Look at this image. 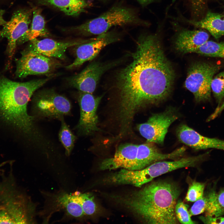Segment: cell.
I'll use <instances>...</instances> for the list:
<instances>
[{"label": "cell", "mask_w": 224, "mask_h": 224, "mask_svg": "<svg viewBox=\"0 0 224 224\" xmlns=\"http://www.w3.org/2000/svg\"><path fill=\"white\" fill-rule=\"evenodd\" d=\"M205 184L204 183L194 181L189 186L186 197L185 200L190 202H195L203 196Z\"/></svg>", "instance_id": "cell-30"}, {"label": "cell", "mask_w": 224, "mask_h": 224, "mask_svg": "<svg viewBox=\"0 0 224 224\" xmlns=\"http://www.w3.org/2000/svg\"><path fill=\"white\" fill-rule=\"evenodd\" d=\"M10 177L0 183V209L6 212L14 224L27 223L30 222V206Z\"/></svg>", "instance_id": "cell-7"}, {"label": "cell", "mask_w": 224, "mask_h": 224, "mask_svg": "<svg viewBox=\"0 0 224 224\" xmlns=\"http://www.w3.org/2000/svg\"><path fill=\"white\" fill-rule=\"evenodd\" d=\"M100 0L105 1H106L107 0Z\"/></svg>", "instance_id": "cell-40"}, {"label": "cell", "mask_w": 224, "mask_h": 224, "mask_svg": "<svg viewBox=\"0 0 224 224\" xmlns=\"http://www.w3.org/2000/svg\"><path fill=\"white\" fill-rule=\"evenodd\" d=\"M33 17L31 26L17 40V44L31 41L39 37H47L49 33L45 27V22L41 13V10L34 8L32 10Z\"/></svg>", "instance_id": "cell-21"}, {"label": "cell", "mask_w": 224, "mask_h": 224, "mask_svg": "<svg viewBox=\"0 0 224 224\" xmlns=\"http://www.w3.org/2000/svg\"><path fill=\"white\" fill-rule=\"evenodd\" d=\"M186 0L192 15L199 16L205 13L208 0Z\"/></svg>", "instance_id": "cell-31"}, {"label": "cell", "mask_w": 224, "mask_h": 224, "mask_svg": "<svg viewBox=\"0 0 224 224\" xmlns=\"http://www.w3.org/2000/svg\"><path fill=\"white\" fill-rule=\"evenodd\" d=\"M93 39L58 41L49 38L41 40L35 39L30 41L26 49L49 57L64 60L66 58L65 53L68 48L87 42Z\"/></svg>", "instance_id": "cell-15"}, {"label": "cell", "mask_w": 224, "mask_h": 224, "mask_svg": "<svg viewBox=\"0 0 224 224\" xmlns=\"http://www.w3.org/2000/svg\"><path fill=\"white\" fill-rule=\"evenodd\" d=\"M55 202L57 207L65 209L67 214L72 217H79L84 215L81 205L72 194H60L56 197Z\"/></svg>", "instance_id": "cell-23"}, {"label": "cell", "mask_w": 224, "mask_h": 224, "mask_svg": "<svg viewBox=\"0 0 224 224\" xmlns=\"http://www.w3.org/2000/svg\"></svg>", "instance_id": "cell-41"}, {"label": "cell", "mask_w": 224, "mask_h": 224, "mask_svg": "<svg viewBox=\"0 0 224 224\" xmlns=\"http://www.w3.org/2000/svg\"><path fill=\"white\" fill-rule=\"evenodd\" d=\"M180 193L176 185L159 181L151 183L130 197L119 199L144 223L176 224L179 222L175 208Z\"/></svg>", "instance_id": "cell-2"}, {"label": "cell", "mask_w": 224, "mask_h": 224, "mask_svg": "<svg viewBox=\"0 0 224 224\" xmlns=\"http://www.w3.org/2000/svg\"><path fill=\"white\" fill-rule=\"evenodd\" d=\"M32 11L31 10L26 9L16 11L13 14L10 20L7 21L0 30V39L6 38L8 40L6 52L9 62L7 67L11 63L18 40L29 29Z\"/></svg>", "instance_id": "cell-11"}, {"label": "cell", "mask_w": 224, "mask_h": 224, "mask_svg": "<svg viewBox=\"0 0 224 224\" xmlns=\"http://www.w3.org/2000/svg\"><path fill=\"white\" fill-rule=\"evenodd\" d=\"M185 150L186 148L183 147L170 153L164 154L149 144L138 145L133 170L143 169L157 161L179 158L183 155Z\"/></svg>", "instance_id": "cell-17"}, {"label": "cell", "mask_w": 224, "mask_h": 224, "mask_svg": "<svg viewBox=\"0 0 224 224\" xmlns=\"http://www.w3.org/2000/svg\"><path fill=\"white\" fill-rule=\"evenodd\" d=\"M209 35L202 30L183 29L178 33L175 41L176 49L183 53H193L196 48L208 41Z\"/></svg>", "instance_id": "cell-19"}, {"label": "cell", "mask_w": 224, "mask_h": 224, "mask_svg": "<svg viewBox=\"0 0 224 224\" xmlns=\"http://www.w3.org/2000/svg\"><path fill=\"white\" fill-rule=\"evenodd\" d=\"M209 153L208 152L197 156L183 158L174 161H160L139 170L122 168L113 173L112 182L114 184H129L140 187L163 174L181 168L194 167L204 160Z\"/></svg>", "instance_id": "cell-4"}, {"label": "cell", "mask_w": 224, "mask_h": 224, "mask_svg": "<svg viewBox=\"0 0 224 224\" xmlns=\"http://www.w3.org/2000/svg\"><path fill=\"white\" fill-rule=\"evenodd\" d=\"M220 68V65L216 63L199 62L189 68L184 86L193 94L197 102L211 100V82Z\"/></svg>", "instance_id": "cell-6"}, {"label": "cell", "mask_w": 224, "mask_h": 224, "mask_svg": "<svg viewBox=\"0 0 224 224\" xmlns=\"http://www.w3.org/2000/svg\"><path fill=\"white\" fill-rule=\"evenodd\" d=\"M178 117L176 110L169 108L163 112L152 115L147 122L139 124L138 129L147 142L162 145L169 126Z\"/></svg>", "instance_id": "cell-10"}, {"label": "cell", "mask_w": 224, "mask_h": 224, "mask_svg": "<svg viewBox=\"0 0 224 224\" xmlns=\"http://www.w3.org/2000/svg\"><path fill=\"white\" fill-rule=\"evenodd\" d=\"M200 220L205 224H224V217H214L205 216L199 217Z\"/></svg>", "instance_id": "cell-33"}, {"label": "cell", "mask_w": 224, "mask_h": 224, "mask_svg": "<svg viewBox=\"0 0 224 224\" xmlns=\"http://www.w3.org/2000/svg\"><path fill=\"white\" fill-rule=\"evenodd\" d=\"M72 194L81 205L85 215H91L96 212L97 206L92 194L89 193H81L78 191Z\"/></svg>", "instance_id": "cell-26"}, {"label": "cell", "mask_w": 224, "mask_h": 224, "mask_svg": "<svg viewBox=\"0 0 224 224\" xmlns=\"http://www.w3.org/2000/svg\"><path fill=\"white\" fill-rule=\"evenodd\" d=\"M7 162H5L0 164V174L2 171V168L6 165Z\"/></svg>", "instance_id": "cell-39"}, {"label": "cell", "mask_w": 224, "mask_h": 224, "mask_svg": "<svg viewBox=\"0 0 224 224\" xmlns=\"http://www.w3.org/2000/svg\"><path fill=\"white\" fill-rule=\"evenodd\" d=\"M179 141L196 150L216 149L224 150V140L203 136L185 124L177 129Z\"/></svg>", "instance_id": "cell-16"}, {"label": "cell", "mask_w": 224, "mask_h": 224, "mask_svg": "<svg viewBox=\"0 0 224 224\" xmlns=\"http://www.w3.org/2000/svg\"><path fill=\"white\" fill-rule=\"evenodd\" d=\"M176 217L180 223L183 224H192L196 223L192 220L188 210L187 205L183 202H177L175 208Z\"/></svg>", "instance_id": "cell-29"}, {"label": "cell", "mask_w": 224, "mask_h": 224, "mask_svg": "<svg viewBox=\"0 0 224 224\" xmlns=\"http://www.w3.org/2000/svg\"><path fill=\"white\" fill-rule=\"evenodd\" d=\"M211 88L218 104L216 110L220 106L224 97V71L218 74L212 78Z\"/></svg>", "instance_id": "cell-27"}, {"label": "cell", "mask_w": 224, "mask_h": 224, "mask_svg": "<svg viewBox=\"0 0 224 224\" xmlns=\"http://www.w3.org/2000/svg\"><path fill=\"white\" fill-rule=\"evenodd\" d=\"M60 120L61 125L58 134L59 139L65 149L66 155L69 156L74 147L76 137L65 123L63 117Z\"/></svg>", "instance_id": "cell-25"}, {"label": "cell", "mask_w": 224, "mask_h": 224, "mask_svg": "<svg viewBox=\"0 0 224 224\" xmlns=\"http://www.w3.org/2000/svg\"><path fill=\"white\" fill-rule=\"evenodd\" d=\"M102 97L95 96L92 93L79 91L78 99L80 115L76 128L80 134L89 135L99 130L96 111Z\"/></svg>", "instance_id": "cell-12"}, {"label": "cell", "mask_w": 224, "mask_h": 224, "mask_svg": "<svg viewBox=\"0 0 224 224\" xmlns=\"http://www.w3.org/2000/svg\"><path fill=\"white\" fill-rule=\"evenodd\" d=\"M16 62V76L24 78L31 75L50 74L61 65L57 59L25 49Z\"/></svg>", "instance_id": "cell-9"}, {"label": "cell", "mask_w": 224, "mask_h": 224, "mask_svg": "<svg viewBox=\"0 0 224 224\" xmlns=\"http://www.w3.org/2000/svg\"><path fill=\"white\" fill-rule=\"evenodd\" d=\"M55 76L20 82L0 77V116L25 134L32 137L38 135L34 124L35 117L29 115L27 105L38 89Z\"/></svg>", "instance_id": "cell-3"}, {"label": "cell", "mask_w": 224, "mask_h": 224, "mask_svg": "<svg viewBox=\"0 0 224 224\" xmlns=\"http://www.w3.org/2000/svg\"><path fill=\"white\" fill-rule=\"evenodd\" d=\"M207 205V196H204L195 202L189 211L191 216L200 214L205 211Z\"/></svg>", "instance_id": "cell-32"}, {"label": "cell", "mask_w": 224, "mask_h": 224, "mask_svg": "<svg viewBox=\"0 0 224 224\" xmlns=\"http://www.w3.org/2000/svg\"><path fill=\"white\" fill-rule=\"evenodd\" d=\"M131 55L132 61L117 73L115 84L118 117L120 125L127 128L139 110L169 96L175 75L156 35H141Z\"/></svg>", "instance_id": "cell-1"}, {"label": "cell", "mask_w": 224, "mask_h": 224, "mask_svg": "<svg viewBox=\"0 0 224 224\" xmlns=\"http://www.w3.org/2000/svg\"><path fill=\"white\" fill-rule=\"evenodd\" d=\"M136 25L147 26L150 24L142 20L133 9L121 5L114 6L99 16L74 28L84 35H100L115 26Z\"/></svg>", "instance_id": "cell-5"}, {"label": "cell", "mask_w": 224, "mask_h": 224, "mask_svg": "<svg viewBox=\"0 0 224 224\" xmlns=\"http://www.w3.org/2000/svg\"><path fill=\"white\" fill-rule=\"evenodd\" d=\"M217 193L214 189H212L206 195L207 205L205 211V216L217 217L224 215V212L220 207L217 201Z\"/></svg>", "instance_id": "cell-28"}, {"label": "cell", "mask_w": 224, "mask_h": 224, "mask_svg": "<svg viewBox=\"0 0 224 224\" xmlns=\"http://www.w3.org/2000/svg\"><path fill=\"white\" fill-rule=\"evenodd\" d=\"M224 109V102L219 107L215 110V113L218 115Z\"/></svg>", "instance_id": "cell-38"}, {"label": "cell", "mask_w": 224, "mask_h": 224, "mask_svg": "<svg viewBox=\"0 0 224 224\" xmlns=\"http://www.w3.org/2000/svg\"><path fill=\"white\" fill-rule=\"evenodd\" d=\"M193 53L204 56L224 58V41L208 40L195 49Z\"/></svg>", "instance_id": "cell-24"}, {"label": "cell", "mask_w": 224, "mask_h": 224, "mask_svg": "<svg viewBox=\"0 0 224 224\" xmlns=\"http://www.w3.org/2000/svg\"><path fill=\"white\" fill-rule=\"evenodd\" d=\"M182 20L196 27L206 30L217 39L224 36V15L222 14L209 11L199 20L184 18Z\"/></svg>", "instance_id": "cell-20"}, {"label": "cell", "mask_w": 224, "mask_h": 224, "mask_svg": "<svg viewBox=\"0 0 224 224\" xmlns=\"http://www.w3.org/2000/svg\"><path fill=\"white\" fill-rule=\"evenodd\" d=\"M32 110L36 116L60 119L69 114L71 105L68 99L52 90L40 91L34 96Z\"/></svg>", "instance_id": "cell-8"}, {"label": "cell", "mask_w": 224, "mask_h": 224, "mask_svg": "<svg viewBox=\"0 0 224 224\" xmlns=\"http://www.w3.org/2000/svg\"><path fill=\"white\" fill-rule=\"evenodd\" d=\"M138 145L126 143L120 145L113 157L104 160L100 165L102 170L123 168L133 170L135 165Z\"/></svg>", "instance_id": "cell-18"}, {"label": "cell", "mask_w": 224, "mask_h": 224, "mask_svg": "<svg viewBox=\"0 0 224 224\" xmlns=\"http://www.w3.org/2000/svg\"><path fill=\"white\" fill-rule=\"evenodd\" d=\"M5 13L4 10H0V26H3L7 22L4 18V16Z\"/></svg>", "instance_id": "cell-36"}, {"label": "cell", "mask_w": 224, "mask_h": 224, "mask_svg": "<svg viewBox=\"0 0 224 224\" xmlns=\"http://www.w3.org/2000/svg\"><path fill=\"white\" fill-rule=\"evenodd\" d=\"M38 3L56 7L66 14L77 16L84 12L89 5L84 0H36Z\"/></svg>", "instance_id": "cell-22"}, {"label": "cell", "mask_w": 224, "mask_h": 224, "mask_svg": "<svg viewBox=\"0 0 224 224\" xmlns=\"http://www.w3.org/2000/svg\"><path fill=\"white\" fill-rule=\"evenodd\" d=\"M116 64L115 62H93L80 73L70 77L68 82L80 91L92 94L102 75Z\"/></svg>", "instance_id": "cell-14"}, {"label": "cell", "mask_w": 224, "mask_h": 224, "mask_svg": "<svg viewBox=\"0 0 224 224\" xmlns=\"http://www.w3.org/2000/svg\"><path fill=\"white\" fill-rule=\"evenodd\" d=\"M0 224H14L9 215L4 210L0 209Z\"/></svg>", "instance_id": "cell-34"}, {"label": "cell", "mask_w": 224, "mask_h": 224, "mask_svg": "<svg viewBox=\"0 0 224 224\" xmlns=\"http://www.w3.org/2000/svg\"><path fill=\"white\" fill-rule=\"evenodd\" d=\"M119 39L118 35L114 32H106L88 42L75 46V58L66 68L69 69H74L92 60L104 48L118 41Z\"/></svg>", "instance_id": "cell-13"}, {"label": "cell", "mask_w": 224, "mask_h": 224, "mask_svg": "<svg viewBox=\"0 0 224 224\" xmlns=\"http://www.w3.org/2000/svg\"><path fill=\"white\" fill-rule=\"evenodd\" d=\"M143 7H145L151 3L155 0H137Z\"/></svg>", "instance_id": "cell-37"}, {"label": "cell", "mask_w": 224, "mask_h": 224, "mask_svg": "<svg viewBox=\"0 0 224 224\" xmlns=\"http://www.w3.org/2000/svg\"><path fill=\"white\" fill-rule=\"evenodd\" d=\"M217 198L220 207L224 212V188L217 193Z\"/></svg>", "instance_id": "cell-35"}]
</instances>
